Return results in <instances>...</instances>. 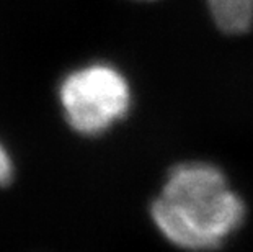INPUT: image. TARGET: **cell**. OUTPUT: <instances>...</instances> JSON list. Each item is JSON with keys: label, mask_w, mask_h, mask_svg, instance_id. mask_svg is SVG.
I'll use <instances>...</instances> for the list:
<instances>
[{"label": "cell", "mask_w": 253, "mask_h": 252, "mask_svg": "<svg viewBox=\"0 0 253 252\" xmlns=\"http://www.w3.org/2000/svg\"><path fill=\"white\" fill-rule=\"evenodd\" d=\"M214 20L227 33H244L253 23V0H208Z\"/></svg>", "instance_id": "3"}, {"label": "cell", "mask_w": 253, "mask_h": 252, "mask_svg": "<svg viewBox=\"0 0 253 252\" xmlns=\"http://www.w3.org/2000/svg\"><path fill=\"white\" fill-rule=\"evenodd\" d=\"M129 85L115 67L105 64L84 67L64 80L61 101L67 121L84 135H98L125 116Z\"/></svg>", "instance_id": "2"}, {"label": "cell", "mask_w": 253, "mask_h": 252, "mask_svg": "<svg viewBox=\"0 0 253 252\" xmlns=\"http://www.w3.org/2000/svg\"><path fill=\"white\" fill-rule=\"evenodd\" d=\"M10 177H12V164H10L7 152L0 146V184H7Z\"/></svg>", "instance_id": "4"}, {"label": "cell", "mask_w": 253, "mask_h": 252, "mask_svg": "<svg viewBox=\"0 0 253 252\" xmlns=\"http://www.w3.org/2000/svg\"><path fill=\"white\" fill-rule=\"evenodd\" d=\"M245 206L211 164L175 167L152 205V218L170 243L186 251H209L244 221Z\"/></svg>", "instance_id": "1"}]
</instances>
